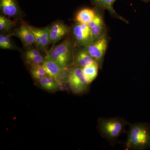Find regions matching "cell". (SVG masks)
Wrapping results in <instances>:
<instances>
[{
  "label": "cell",
  "mask_w": 150,
  "mask_h": 150,
  "mask_svg": "<svg viewBox=\"0 0 150 150\" xmlns=\"http://www.w3.org/2000/svg\"><path fill=\"white\" fill-rule=\"evenodd\" d=\"M130 124L120 117L100 118L98 121V129L101 137L113 145L121 134L126 133V126Z\"/></svg>",
  "instance_id": "6da1fadb"
},
{
  "label": "cell",
  "mask_w": 150,
  "mask_h": 150,
  "mask_svg": "<svg viewBox=\"0 0 150 150\" xmlns=\"http://www.w3.org/2000/svg\"><path fill=\"white\" fill-rule=\"evenodd\" d=\"M150 143V135L145 125L140 123L130 124L125 144L126 150H142Z\"/></svg>",
  "instance_id": "7a4b0ae2"
},
{
  "label": "cell",
  "mask_w": 150,
  "mask_h": 150,
  "mask_svg": "<svg viewBox=\"0 0 150 150\" xmlns=\"http://www.w3.org/2000/svg\"><path fill=\"white\" fill-rule=\"evenodd\" d=\"M72 44L67 39L51 48L46 53V57L54 60L62 68L65 69L69 64L72 53Z\"/></svg>",
  "instance_id": "3957f363"
},
{
  "label": "cell",
  "mask_w": 150,
  "mask_h": 150,
  "mask_svg": "<svg viewBox=\"0 0 150 150\" xmlns=\"http://www.w3.org/2000/svg\"><path fill=\"white\" fill-rule=\"evenodd\" d=\"M68 82L70 88L74 93L81 94L88 88L89 84L81 67L75 66L71 70L68 76Z\"/></svg>",
  "instance_id": "277c9868"
},
{
  "label": "cell",
  "mask_w": 150,
  "mask_h": 150,
  "mask_svg": "<svg viewBox=\"0 0 150 150\" xmlns=\"http://www.w3.org/2000/svg\"><path fill=\"white\" fill-rule=\"evenodd\" d=\"M107 46V40L103 37L94 43L89 44L86 50L98 63L101 62L103 59Z\"/></svg>",
  "instance_id": "5b68a950"
},
{
  "label": "cell",
  "mask_w": 150,
  "mask_h": 150,
  "mask_svg": "<svg viewBox=\"0 0 150 150\" xmlns=\"http://www.w3.org/2000/svg\"><path fill=\"white\" fill-rule=\"evenodd\" d=\"M73 34L76 41L81 45L87 44L92 40L91 30L87 24L78 23L75 25Z\"/></svg>",
  "instance_id": "8992f818"
},
{
  "label": "cell",
  "mask_w": 150,
  "mask_h": 150,
  "mask_svg": "<svg viewBox=\"0 0 150 150\" xmlns=\"http://www.w3.org/2000/svg\"><path fill=\"white\" fill-rule=\"evenodd\" d=\"M11 35L19 38L24 46L30 47L35 43V36L27 25H21L14 30Z\"/></svg>",
  "instance_id": "52a82bcc"
},
{
  "label": "cell",
  "mask_w": 150,
  "mask_h": 150,
  "mask_svg": "<svg viewBox=\"0 0 150 150\" xmlns=\"http://www.w3.org/2000/svg\"><path fill=\"white\" fill-rule=\"evenodd\" d=\"M69 32V28L63 22H55L50 27V43L56 44L66 36Z\"/></svg>",
  "instance_id": "ba28073f"
},
{
  "label": "cell",
  "mask_w": 150,
  "mask_h": 150,
  "mask_svg": "<svg viewBox=\"0 0 150 150\" xmlns=\"http://www.w3.org/2000/svg\"><path fill=\"white\" fill-rule=\"evenodd\" d=\"M1 12L6 16L14 17L20 13V9L17 0H0Z\"/></svg>",
  "instance_id": "9c48e42d"
},
{
  "label": "cell",
  "mask_w": 150,
  "mask_h": 150,
  "mask_svg": "<svg viewBox=\"0 0 150 150\" xmlns=\"http://www.w3.org/2000/svg\"><path fill=\"white\" fill-rule=\"evenodd\" d=\"M47 75L57 81L59 75L63 70L62 67L54 60L46 57L42 63Z\"/></svg>",
  "instance_id": "30bf717a"
},
{
  "label": "cell",
  "mask_w": 150,
  "mask_h": 150,
  "mask_svg": "<svg viewBox=\"0 0 150 150\" xmlns=\"http://www.w3.org/2000/svg\"><path fill=\"white\" fill-rule=\"evenodd\" d=\"M98 64L95 61L91 64L82 68L84 77L89 85L93 81L98 74Z\"/></svg>",
  "instance_id": "8fae6325"
},
{
  "label": "cell",
  "mask_w": 150,
  "mask_h": 150,
  "mask_svg": "<svg viewBox=\"0 0 150 150\" xmlns=\"http://www.w3.org/2000/svg\"><path fill=\"white\" fill-rule=\"evenodd\" d=\"M95 60L91 57L86 50L79 52L75 58L74 65L83 68L91 64Z\"/></svg>",
  "instance_id": "7c38bea8"
},
{
  "label": "cell",
  "mask_w": 150,
  "mask_h": 150,
  "mask_svg": "<svg viewBox=\"0 0 150 150\" xmlns=\"http://www.w3.org/2000/svg\"><path fill=\"white\" fill-rule=\"evenodd\" d=\"M96 16L95 13L93 9L84 8L78 12L76 20L78 23L88 24Z\"/></svg>",
  "instance_id": "4fadbf2b"
},
{
  "label": "cell",
  "mask_w": 150,
  "mask_h": 150,
  "mask_svg": "<svg viewBox=\"0 0 150 150\" xmlns=\"http://www.w3.org/2000/svg\"><path fill=\"white\" fill-rule=\"evenodd\" d=\"M38 85L41 88L48 91H55L58 88L57 81L48 75L38 81Z\"/></svg>",
  "instance_id": "5bb4252c"
},
{
  "label": "cell",
  "mask_w": 150,
  "mask_h": 150,
  "mask_svg": "<svg viewBox=\"0 0 150 150\" xmlns=\"http://www.w3.org/2000/svg\"><path fill=\"white\" fill-rule=\"evenodd\" d=\"M40 38V50L45 52H48L47 48L50 43V27L39 28Z\"/></svg>",
  "instance_id": "9a60e30c"
},
{
  "label": "cell",
  "mask_w": 150,
  "mask_h": 150,
  "mask_svg": "<svg viewBox=\"0 0 150 150\" xmlns=\"http://www.w3.org/2000/svg\"><path fill=\"white\" fill-rule=\"evenodd\" d=\"M14 25L13 22L6 17L4 16H0V30L4 32H8Z\"/></svg>",
  "instance_id": "2e32d148"
},
{
  "label": "cell",
  "mask_w": 150,
  "mask_h": 150,
  "mask_svg": "<svg viewBox=\"0 0 150 150\" xmlns=\"http://www.w3.org/2000/svg\"><path fill=\"white\" fill-rule=\"evenodd\" d=\"M0 48L4 49H15L14 45L12 43L10 38L8 35H3L1 34L0 35Z\"/></svg>",
  "instance_id": "e0dca14e"
},
{
  "label": "cell",
  "mask_w": 150,
  "mask_h": 150,
  "mask_svg": "<svg viewBox=\"0 0 150 150\" xmlns=\"http://www.w3.org/2000/svg\"><path fill=\"white\" fill-rule=\"evenodd\" d=\"M97 5L99 6L102 8L106 9L109 11L114 12L113 8V4L114 0H93Z\"/></svg>",
  "instance_id": "ac0fdd59"
},
{
  "label": "cell",
  "mask_w": 150,
  "mask_h": 150,
  "mask_svg": "<svg viewBox=\"0 0 150 150\" xmlns=\"http://www.w3.org/2000/svg\"><path fill=\"white\" fill-rule=\"evenodd\" d=\"M25 59L26 63L30 65L42 64L44 59L43 56L41 54L38 56L25 58Z\"/></svg>",
  "instance_id": "d6986e66"
},
{
  "label": "cell",
  "mask_w": 150,
  "mask_h": 150,
  "mask_svg": "<svg viewBox=\"0 0 150 150\" xmlns=\"http://www.w3.org/2000/svg\"><path fill=\"white\" fill-rule=\"evenodd\" d=\"M103 28V23L102 22L90 28L92 40L95 39L99 37L102 32Z\"/></svg>",
  "instance_id": "ffe728a7"
},
{
  "label": "cell",
  "mask_w": 150,
  "mask_h": 150,
  "mask_svg": "<svg viewBox=\"0 0 150 150\" xmlns=\"http://www.w3.org/2000/svg\"><path fill=\"white\" fill-rule=\"evenodd\" d=\"M29 27L31 31L33 32L35 38V46L38 49L40 50V33H39V28L33 27L32 26H30Z\"/></svg>",
  "instance_id": "44dd1931"
},
{
  "label": "cell",
  "mask_w": 150,
  "mask_h": 150,
  "mask_svg": "<svg viewBox=\"0 0 150 150\" xmlns=\"http://www.w3.org/2000/svg\"><path fill=\"white\" fill-rule=\"evenodd\" d=\"M40 54H40V51L36 48H30L25 52L24 58L38 56Z\"/></svg>",
  "instance_id": "7402d4cb"
},
{
  "label": "cell",
  "mask_w": 150,
  "mask_h": 150,
  "mask_svg": "<svg viewBox=\"0 0 150 150\" xmlns=\"http://www.w3.org/2000/svg\"><path fill=\"white\" fill-rule=\"evenodd\" d=\"M30 66H31L30 70L35 71L40 73V74H43L47 75L46 70H45L42 64L31 65Z\"/></svg>",
  "instance_id": "603a6c76"
},
{
  "label": "cell",
  "mask_w": 150,
  "mask_h": 150,
  "mask_svg": "<svg viewBox=\"0 0 150 150\" xmlns=\"http://www.w3.org/2000/svg\"><path fill=\"white\" fill-rule=\"evenodd\" d=\"M103 21L101 18L98 16L96 15L94 18L90 22L88 25L90 28H91L95 26V25H97L99 24V23H101Z\"/></svg>",
  "instance_id": "cb8c5ba5"
},
{
  "label": "cell",
  "mask_w": 150,
  "mask_h": 150,
  "mask_svg": "<svg viewBox=\"0 0 150 150\" xmlns=\"http://www.w3.org/2000/svg\"><path fill=\"white\" fill-rule=\"evenodd\" d=\"M30 73H31V74L32 75L33 77L38 81L44 78L46 75H47L40 74V73L38 72L33 71V70H30Z\"/></svg>",
  "instance_id": "d4e9b609"
},
{
  "label": "cell",
  "mask_w": 150,
  "mask_h": 150,
  "mask_svg": "<svg viewBox=\"0 0 150 150\" xmlns=\"http://www.w3.org/2000/svg\"><path fill=\"white\" fill-rule=\"evenodd\" d=\"M144 1H150V0H144Z\"/></svg>",
  "instance_id": "484cf974"
},
{
  "label": "cell",
  "mask_w": 150,
  "mask_h": 150,
  "mask_svg": "<svg viewBox=\"0 0 150 150\" xmlns=\"http://www.w3.org/2000/svg\"><path fill=\"white\" fill-rule=\"evenodd\" d=\"M114 1H116V0H114Z\"/></svg>",
  "instance_id": "4316f807"
}]
</instances>
